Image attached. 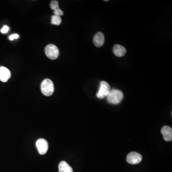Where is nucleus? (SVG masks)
Returning a JSON list of instances; mask_svg holds the SVG:
<instances>
[{"instance_id": "5", "label": "nucleus", "mask_w": 172, "mask_h": 172, "mask_svg": "<svg viewBox=\"0 0 172 172\" xmlns=\"http://www.w3.org/2000/svg\"><path fill=\"white\" fill-rule=\"evenodd\" d=\"M142 157L141 154L135 152L129 153L127 156V162L131 165H136L141 162Z\"/></svg>"}, {"instance_id": "3", "label": "nucleus", "mask_w": 172, "mask_h": 172, "mask_svg": "<svg viewBox=\"0 0 172 172\" xmlns=\"http://www.w3.org/2000/svg\"><path fill=\"white\" fill-rule=\"evenodd\" d=\"M45 53L49 59L55 60L59 57V51L56 46L53 44H49L46 47Z\"/></svg>"}, {"instance_id": "11", "label": "nucleus", "mask_w": 172, "mask_h": 172, "mask_svg": "<svg viewBox=\"0 0 172 172\" xmlns=\"http://www.w3.org/2000/svg\"><path fill=\"white\" fill-rule=\"evenodd\" d=\"M59 172H73L72 168L65 161L60 162L59 166Z\"/></svg>"}, {"instance_id": "15", "label": "nucleus", "mask_w": 172, "mask_h": 172, "mask_svg": "<svg viewBox=\"0 0 172 172\" xmlns=\"http://www.w3.org/2000/svg\"><path fill=\"white\" fill-rule=\"evenodd\" d=\"M9 27L8 26H3V27L1 30V33H3V34H6V33H7L9 31Z\"/></svg>"}, {"instance_id": "13", "label": "nucleus", "mask_w": 172, "mask_h": 172, "mask_svg": "<svg viewBox=\"0 0 172 172\" xmlns=\"http://www.w3.org/2000/svg\"><path fill=\"white\" fill-rule=\"evenodd\" d=\"M50 8H51V9L54 10V11L55 10L59 9V2L57 1H55V0L52 1L51 3H50Z\"/></svg>"}, {"instance_id": "8", "label": "nucleus", "mask_w": 172, "mask_h": 172, "mask_svg": "<svg viewBox=\"0 0 172 172\" xmlns=\"http://www.w3.org/2000/svg\"><path fill=\"white\" fill-rule=\"evenodd\" d=\"M11 76V72L7 68L4 67H0V80L3 82H6Z\"/></svg>"}, {"instance_id": "10", "label": "nucleus", "mask_w": 172, "mask_h": 172, "mask_svg": "<svg viewBox=\"0 0 172 172\" xmlns=\"http://www.w3.org/2000/svg\"><path fill=\"white\" fill-rule=\"evenodd\" d=\"M113 52L115 55L118 57L124 56L126 53L125 48L120 45H116L114 46Z\"/></svg>"}, {"instance_id": "12", "label": "nucleus", "mask_w": 172, "mask_h": 172, "mask_svg": "<svg viewBox=\"0 0 172 172\" xmlns=\"http://www.w3.org/2000/svg\"><path fill=\"white\" fill-rule=\"evenodd\" d=\"M62 22V19L60 16L57 15H53L51 19V23L53 25L59 26L60 25Z\"/></svg>"}, {"instance_id": "7", "label": "nucleus", "mask_w": 172, "mask_h": 172, "mask_svg": "<svg viewBox=\"0 0 172 172\" xmlns=\"http://www.w3.org/2000/svg\"><path fill=\"white\" fill-rule=\"evenodd\" d=\"M161 133L164 140L166 141H170L172 140V129L169 126H165L162 128Z\"/></svg>"}, {"instance_id": "4", "label": "nucleus", "mask_w": 172, "mask_h": 172, "mask_svg": "<svg viewBox=\"0 0 172 172\" xmlns=\"http://www.w3.org/2000/svg\"><path fill=\"white\" fill-rule=\"evenodd\" d=\"M110 90L111 88L108 83L104 81H102L100 82L99 92L96 94L97 98L102 99L105 97H107L110 92Z\"/></svg>"}, {"instance_id": "2", "label": "nucleus", "mask_w": 172, "mask_h": 172, "mask_svg": "<svg viewBox=\"0 0 172 172\" xmlns=\"http://www.w3.org/2000/svg\"><path fill=\"white\" fill-rule=\"evenodd\" d=\"M41 89L44 95L50 96L54 92V85L52 80L48 79H45L42 83Z\"/></svg>"}, {"instance_id": "1", "label": "nucleus", "mask_w": 172, "mask_h": 172, "mask_svg": "<svg viewBox=\"0 0 172 172\" xmlns=\"http://www.w3.org/2000/svg\"><path fill=\"white\" fill-rule=\"evenodd\" d=\"M123 98L124 95L123 92L120 90L115 88L110 90L108 95L107 96L109 103L114 105L120 104Z\"/></svg>"}, {"instance_id": "9", "label": "nucleus", "mask_w": 172, "mask_h": 172, "mask_svg": "<svg viewBox=\"0 0 172 172\" xmlns=\"http://www.w3.org/2000/svg\"><path fill=\"white\" fill-rule=\"evenodd\" d=\"M105 37L101 32H98L95 35L93 38V43L96 47H101L104 44Z\"/></svg>"}, {"instance_id": "16", "label": "nucleus", "mask_w": 172, "mask_h": 172, "mask_svg": "<svg viewBox=\"0 0 172 172\" xmlns=\"http://www.w3.org/2000/svg\"><path fill=\"white\" fill-rule=\"evenodd\" d=\"M19 36L18 34H14L12 35H10L9 37V39L10 40L13 41L15 39H17V38H19Z\"/></svg>"}, {"instance_id": "6", "label": "nucleus", "mask_w": 172, "mask_h": 172, "mask_svg": "<svg viewBox=\"0 0 172 172\" xmlns=\"http://www.w3.org/2000/svg\"><path fill=\"white\" fill-rule=\"evenodd\" d=\"M36 147L38 153L41 155L46 154L48 149V144L47 141L44 139L38 140L36 143Z\"/></svg>"}, {"instance_id": "14", "label": "nucleus", "mask_w": 172, "mask_h": 172, "mask_svg": "<svg viewBox=\"0 0 172 172\" xmlns=\"http://www.w3.org/2000/svg\"><path fill=\"white\" fill-rule=\"evenodd\" d=\"M54 13L55 15L59 16H62L64 14V12L62 11L60 9L55 10L54 12Z\"/></svg>"}]
</instances>
